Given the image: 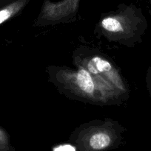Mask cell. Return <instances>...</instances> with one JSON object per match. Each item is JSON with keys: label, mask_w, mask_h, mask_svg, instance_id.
Segmentation results:
<instances>
[{"label": "cell", "mask_w": 151, "mask_h": 151, "mask_svg": "<svg viewBox=\"0 0 151 151\" xmlns=\"http://www.w3.org/2000/svg\"><path fill=\"white\" fill-rule=\"evenodd\" d=\"M54 151H75V148L71 145H63L56 148Z\"/></svg>", "instance_id": "6"}, {"label": "cell", "mask_w": 151, "mask_h": 151, "mask_svg": "<svg viewBox=\"0 0 151 151\" xmlns=\"http://www.w3.org/2000/svg\"><path fill=\"white\" fill-rule=\"evenodd\" d=\"M76 83L81 90L91 94L94 91V83L88 71L80 69L76 74Z\"/></svg>", "instance_id": "1"}, {"label": "cell", "mask_w": 151, "mask_h": 151, "mask_svg": "<svg viewBox=\"0 0 151 151\" xmlns=\"http://www.w3.org/2000/svg\"><path fill=\"white\" fill-rule=\"evenodd\" d=\"M87 69L93 74H99L102 72H107L112 69L110 63L99 57H95L89 61Z\"/></svg>", "instance_id": "2"}, {"label": "cell", "mask_w": 151, "mask_h": 151, "mask_svg": "<svg viewBox=\"0 0 151 151\" xmlns=\"http://www.w3.org/2000/svg\"><path fill=\"white\" fill-rule=\"evenodd\" d=\"M110 143V138L107 134L99 133L92 136L90 139V145L92 148L100 150L107 147Z\"/></svg>", "instance_id": "3"}, {"label": "cell", "mask_w": 151, "mask_h": 151, "mask_svg": "<svg viewBox=\"0 0 151 151\" xmlns=\"http://www.w3.org/2000/svg\"><path fill=\"white\" fill-rule=\"evenodd\" d=\"M102 25L104 29L110 32H116L122 30V26L121 23L115 18H105L102 20Z\"/></svg>", "instance_id": "4"}, {"label": "cell", "mask_w": 151, "mask_h": 151, "mask_svg": "<svg viewBox=\"0 0 151 151\" xmlns=\"http://www.w3.org/2000/svg\"><path fill=\"white\" fill-rule=\"evenodd\" d=\"M11 14V11L9 10H3L0 11V24L8 19Z\"/></svg>", "instance_id": "5"}]
</instances>
